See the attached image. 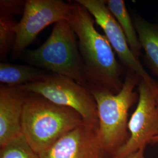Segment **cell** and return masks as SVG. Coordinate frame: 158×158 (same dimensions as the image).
Masks as SVG:
<instances>
[{"label":"cell","instance_id":"1","mask_svg":"<svg viewBox=\"0 0 158 158\" xmlns=\"http://www.w3.org/2000/svg\"><path fill=\"white\" fill-rule=\"evenodd\" d=\"M78 38L87 88H97L117 94L124 84L123 70L106 36L95 28L94 18L74 1L68 19Z\"/></svg>","mask_w":158,"mask_h":158},{"label":"cell","instance_id":"2","mask_svg":"<svg viewBox=\"0 0 158 158\" xmlns=\"http://www.w3.org/2000/svg\"><path fill=\"white\" fill-rule=\"evenodd\" d=\"M141 77L127 70L123 87L117 94L97 88H88L96 101L98 136L106 158H112L129 138L128 115L131 107L138 100L134 91Z\"/></svg>","mask_w":158,"mask_h":158},{"label":"cell","instance_id":"3","mask_svg":"<svg viewBox=\"0 0 158 158\" xmlns=\"http://www.w3.org/2000/svg\"><path fill=\"white\" fill-rule=\"evenodd\" d=\"M85 124L79 113L40 95L27 93L22 116L23 134L38 154L68 132Z\"/></svg>","mask_w":158,"mask_h":158},{"label":"cell","instance_id":"4","mask_svg":"<svg viewBox=\"0 0 158 158\" xmlns=\"http://www.w3.org/2000/svg\"><path fill=\"white\" fill-rule=\"evenodd\" d=\"M24 53L31 66L73 79L87 88L77 36L67 20L55 23L49 37L39 48Z\"/></svg>","mask_w":158,"mask_h":158},{"label":"cell","instance_id":"5","mask_svg":"<svg viewBox=\"0 0 158 158\" xmlns=\"http://www.w3.org/2000/svg\"><path fill=\"white\" fill-rule=\"evenodd\" d=\"M26 93L44 97L49 101L79 113L85 123L98 128L96 101L89 89L67 77L49 74L44 79L18 86Z\"/></svg>","mask_w":158,"mask_h":158},{"label":"cell","instance_id":"6","mask_svg":"<svg viewBox=\"0 0 158 158\" xmlns=\"http://www.w3.org/2000/svg\"><path fill=\"white\" fill-rule=\"evenodd\" d=\"M73 2L60 0H27L23 18L16 27V38L12 56H21L46 27L62 20H68Z\"/></svg>","mask_w":158,"mask_h":158},{"label":"cell","instance_id":"7","mask_svg":"<svg viewBox=\"0 0 158 158\" xmlns=\"http://www.w3.org/2000/svg\"><path fill=\"white\" fill-rule=\"evenodd\" d=\"M138 85V103L128 121L129 138L112 158H124L145 149L158 134V89L142 79Z\"/></svg>","mask_w":158,"mask_h":158},{"label":"cell","instance_id":"8","mask_svg":"<svg viewBox=\"0 0 158 158\" xmlns=\"http://www.w3.org/2000/svg\"><path fill=\"white\" fill-rule=\"evenodd\" d=\"M75 2L84 6L102 29L113 49L127 70L135 73L151 88L158 89V82L147 73L131 50L123 29L106 6V1L76 0Z\"/></svg>","mask_w":158,"mask_h":158},{"label":"cell","instance_id":"9","mask_svg":"<svg viewBox=\"0 0 158 158\" xmlns=\"http://www.w3.org/2000/svg\"><path fill=\"white\" fill-rule=\"evenodd\" d=\"M40 158H106L98 136V128L84 124L60 137Z\"/></svg>","mask_w":158,"mask_h":158},{"label":"cell","instance_id":"10","mask_svg":"<svg viewBox=\"0 0 158 158\" xmlns=\"http://www.w3.org/2000/svg\"><path fill=\"white\" fill-rule=\"evenodd\" d=\"M27 93L18 87H0V145L23 135L22 116Z\"/></svg>","mask_w":158,"mask_h":158},{"label":"cell","instance_id":"11","mask_svg":"<svg viewBox=\"0 0 158 158\" xmlns=\"http://www.w3.org/2000/svg\"><path fill=\"white\" fill-rule=\"evenodd\" d=\"M134 23L148 65L158 77V24L140 17H135Z\"/></svg>","mask_w":158,"mask_h":158},{"label":"cell","instance_id":"12","mask_svg":"<svg viewBox=\"0 0 158 158\" xmlns=\"http://www.w3.org/2000/svg\"><path fill=\"white\" fill-rule=\"evenodd\" d=\"M48 74L47 71L32 66L0 63V81L2 85L21 86L41 80Z\"/></svg>","mask_w":158,"mask_h":158},{"label":"cell","instance_id":"13","mask_svg":"<svg viewBox=\"0 0 158 158\" xmlns=\"http://www.w3.org/2000/svg\"><path fill=\"white\" fill-rule=\"evenodd\" d=\"M106 4L109 11L123 29L131 50L136 58L139 60L141 52V45L134 23L131 19L124 1L123 0H108L106 1Z\"/></svg>","mask_w":158,"mask_h":158},{"label":"cell","instance_id":"14","mask_svg":"<svg viewBox=\"0 0 158 158\" xmlns=\"http://www.w3.org/2000/svg\"><path fill=\"white\" fill-rule=\"evenodd\" d=\"M18 23L13 15L0 11V57L1 59L12 50L16 38Z\"/></svg>","mask_w":158,"mask_h":158},{"label":"cell","instance_id":"15","mask_svg":"<svg viewBox=\"0 0 158 158\" xmlns=\"http://www.w3.org/2000/svg\"><path fill=\"white\" fill-rule=\"evenodd\" d=\"M0 158H40L29 145L23 135L1 147Z\"/></svg>","mask_w":158,"mask_h":158},{"label":"cell","instance_id":"16","mask_svg":"<svg viewBox=\"0 0 158 158\" xmlns=\"http://www.w3.org/2000/svg\"><path fill=\"white\" fill-rule=\"evenodd\" d=\"M25 1L21 0H1L0 11L11 15L21 14L23 12Z\"/></svg>","mask_w":158,"mask_h":158},{"label":"cell","instance_id":"17","mask_svg":"<svg viewBox=\"0 0 158 158\" xmlns=\"http://www.w3.org/2000/svg\"><path fill=\"white\" fill-rule=\"evenodd\" d=\"M124 158H145V149H141Z\"/></svg>","mask_w":158,"mask_h":158},{"label":"cell","instance_id":"18","mask_svg":"<svg viewBox=\"0 0 158 158\" xmlns=\"http://www.w3.org/2000/svg\"><path fill=\"white\" fill-rule=\"evenodd\" d=\"M152 143H158V134L153 139L152 141Z\"/></svg>","mask_w":158,"mask_h":158}]
</instances>
